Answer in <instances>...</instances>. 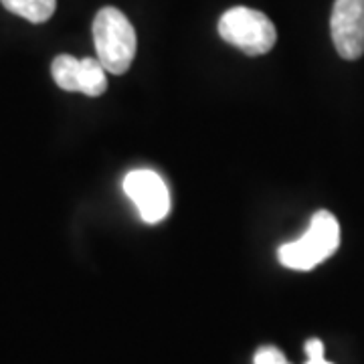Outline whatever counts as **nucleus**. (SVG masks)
Returning <instances> with one entry per match:
<instances>
[{
	"label": "nucleus",
	"mask_w": 364,
	"mask_h": 364,
	"mask_svg": "<svg viewBox=\"0 0 364 364\" xmlns=\"http://www.w3.org/2000/svg\"><path fill=\"white\" fill-rule=\"evenodd\" d=\"M93 43L100 63L112 75H124L136 57V31L128 16L105 6L93 18Z\"/></svg>",
	"instance_id": "obj_1"
},
{
	"label": "nucleus",
	"mask_w": 364,
	"mask_h": 364,
	"mask_svg": "<svg viewBox=\"0 0 364 364\" xmlns=\"http://www.w3.org/2000/svg\"><path fill=\"white\" fill-rule=\"evenodd\" d=\"M340 245V225L328 210H318L310 221L308 231L291 243H284L277 257L287 269L310 272L322 261L332 257Z\"/></svg>",
	"instance_id": "obj_2"
},
{
	"label": "nucleus",
	"mask_w": 364,
	"mask_h": 364,
	"mask_svg": "<svg viewBox=\"0 0 364 364\" xmlns=\"http://www.w3.org/2000/svg\"><path fill=\"white\" fill-rule=\"evenodd\" d=\"M219 35L223 41L251 57L269 53L277 41V31L269 16L247 6H235L223 14Z\"/></svg>",
	"instance_id": "obj_3"
},
{
	"label": "nucleus",
	"mask_w": 364,
	"mask_h": 364,
	"mask_svg": "<svg viewBox=\"0 0 364 364\" xmlns=\"http://www.w3.org/2000/svg\"><path fill=\"white\" fill-rule=\"evenodd\" d=\"M124 191L136 205L142 221L160 223L170 213L168 186L154 170H132L124 178Z\"/></svg>",
	"instance_id": "obj_4"
},
{
	"label": "nucleus",
	"mask_w": 364,
	"mask_h": 364,
	"mask_svg": "<svg viewBox=\"0 0 364 364\" xmlns=\"http://www.w3.org/2000/svg\"><path fill=\"white\" fill-rule=\"evenodd\" d=\"M330 31L342 59H360L364 55V0H336Z\"/></svg>",
	"instance_id": "obj_5"
},
{
	"label": "nucleus",
	"mask_w": 364,
	"mask_h": 364,
	"mask_svg": "<svg viewBox=\"0 0 364 364\" xmlns=\"http://www.w3.org/2000/svg\"><path fill=\"white\" fill-rule=\"evenodd\" d=\"M9 13L25 18L28 23H47L57 9V0H0Z\"/></svg>",
	"instance_id": "obj_6"
},
{
	"label": "nucleus",
	"mask_w": 364,
	"mask_h": 364,
	"mask_svg": "<svg viewBox=\"0 0 364 364\" xmlns=\"http://www.w3.org/2000/svg\"><path fill=\"white\" fill-rule=\"evenodd\" d=\"M104 65L100 59H81V71H79V93H85L90 97H100L107 90V77H105Z\"/></svg>",
	"instance_id": "obj_7"
},
{
	"label": "nucleus",
	"mask_w": 364,
	"mask_h": 364,
	"mask_svg": "<svg viewBox=\"0 0 364 364\" xmlns=\"http://www.w3.org/2000/svg\"><path fill=\"white\" fill-rule=\"evenodd\" d=\"M79 71L81 59H75L73 55H59L51 65L53 79L63 91H79Z\"/></svg>",
	"instance_id": "obj_8"
},
{
	"label": "nucleus",
	"mask_w": 364,
	"mask_h": 364,
	"mask_svg": "<svg viewBox=\"0 0 364 364\" xmlns=\"http://www.w3.org/2000/svg\"><path fill=\"white\" fill-rule=\"evenodd\" d=\"M253 364H289L287 358L284 356V352L277 350L275 346H263L255 352Z\"/></svg>",
	"instance_id": "obj_9"
},
{
	"label": "nucleus",
	"mask_w": 364,
	"mask_h": 364,
	"mask_svg": "<svg viewBox=\"0 0 364 364\" xmlns=\"http://www.w3.org/2000/svg\"><path fill=\"white\" fill-rule=\"evenodd\" d=\"M306 364H332V363H328V360H326L324 354H314V356H308Z\"/></svg>",
	"instance_id": "obj_10"
}]
</instances>
